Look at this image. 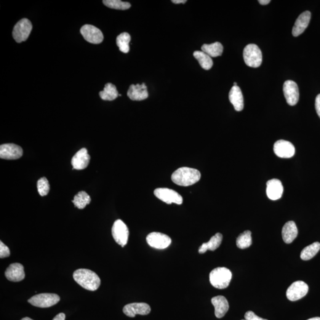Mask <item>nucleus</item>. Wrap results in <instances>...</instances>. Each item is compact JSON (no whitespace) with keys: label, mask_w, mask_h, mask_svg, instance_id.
Listing matches in <instances>:
<instances>
[{"label":"nucleus","mask_w":320,"mask_h":320,"mask_svg":"<svg viewBox=\"0 0 320 320\" xmlns=\"http://www.w3.org/2000/svg\"><path fill=\"white\" fill-rule=\"evenodd\" d=\"M90 161V156L87 149L83 148L74 155L71 160V164L74 169L83 170L89 165Z\"/></svg>","instance_id":"obj_18"},{"label":"nucleus","mask_w":320,"mask_h":320,"mask_svg":"<svg viewBox=\"0 0 320 320\" xmlns=\"http://www.w3.org/2000/svg\"></svg>","instance_id":"obj_43"},{"label":"nucleus","mask_w":320,"mask_h":320,"mask_svg":"<svg viewBox=\"0 0 320 320\" xmlns=\"http://www.w3.org/2000/svg\"><path fill=\"white\" fill-rule=\"evenodd\" d=\"M80 33L85 41L93 44H100L104 39L102 32L96 27L85 25L80 29Z\"/></svg>","instance_id":"obj_10"},{"label":"nucleus","mask_w":320,"mask_h":320,"mask_svg":"<svg viewBox=\"0 0 320 320\" xmlns=\"http://www.w3.org/2000/svg\"><path fill=\"white\" fill-rule=\"evenodd\" d=\"M298 231L297 225L293 221H288L283 226L282 239L285 243L290 244L298 236Z\"/></svg>","instance_id":"obj_23"},{"label":"nucleus","mask_w":320,"mask_h":320,"mask_svg":"<svg viewBox=\"0 0 320 320\" xmlns=\"http://www.w3.org/2000/svg\"><path fill=\"white\" fill-rule=\"evenodd\" d=\"M172 1L175 4H185L187 2L186 0H172Z\"/></svg>","instance_id":"obj_38"},{"label":"nucleus","mask_w":320,"mask_h":320,"mask_svg":"<svg viewBox=\"0 0 320 320\" xmlns=\"http://www.w3.org/2000/svg\"><path fill=\"white\" fill-rule=\"evenodd\" d=\"M146 242L149 246L154 249L163 250L166 249L172 243L170 237L164 234L153 232L146 237Z\"/></svg>","instance_id":"obj_9"},{"label":"nucleus","mask_w":320,"mask_h":320,"mask_svg":"<svg viewBox=\"0 0 320 320\" xmlns=\"http://www.w3.org/2000/svg\"><path fill=\"white\" fill-rule=\"evenodd\" d=\"M6 278L12 282H20L25 277L24 267L21 264L16 263L11 264L5 272Z\"/></svg>","instance_id":"obj_17"},{"label":"nucleus","mask_w":320,"mask_h":320,"mask_svg":"<svg viewBox=\"0 0 320 320\" xmlns=\"http://www.w3.org/2000/svg\"><path fill=\"white\" fill-rule=\"evenodd\" d=\"M75 281L85 289L95 291L99 288L101 281L95 272L86 269H77L73 273Z\"/></svg>","instance_id":"obj_1"},{"label":"nucleus","mask_w":320,"mask_h":320,"mask_svg":"<svg viewBox=\"0 0 320 320\" xmlns=\"http://www.w3.org/2000/svg\"><path fill=\"white\" fill-rule=\"evenodd\" d=\"M21 320H33L30 318H29V317H25V318H23V319H21Z\"/></svg>","instance_id":"obj_41"},{"label":"nucleus","mask_w":320,"mask_h":320,"mask_svg":"<svg viewBox=\"0 0 320 320\" xmlns=\"http://www.w3.org/2000/svg\"><path fill=\"white\" fill-rule=\"evenodd\" d=\"M308 292V285L303 281H299L293 282L288 288L287 297L289 301H296L305 297Z\"/></svg>","instance_id":"obj_11"},{"label":"nucleus","mask_w":320,"mask_h":320,"mask_svg":"<svg viewBox=\"0 0 320 320\" xmlns=\"http://www.w3.org/2000/svg\"><path fill=\"white\" fill-rule=\"evenodd\" d=\"M202 51L210 57H217L222 55L224 48L221 43L217 42L212 44H204L201 48Z\"/></svg>","instance_id":"obj_25"},{"label":"nucleus","mask_w":320,"mask_h":320,"mask_svg":"<svg viewBox=\"0 0 320 320\" xmlns=\"http://www.w3.org/2000/svg\"><path fill=\"white\" fill-rule=\"evenodd\" d=\"M223 241V235L221 233H217L211 237L209 241L203 244L199 249L200 254H204L208 250L214 251L220 246Z\"/></svg>","instance_id":"obj_24"},{"label":"nucleus","mask_w":320,"mask_h":320,"mask_svg":"<svg viewBox=\"0 0 320 320\" xmlns=\"http://www.w3.org/2000/svg\"><path fill=\"white\" fill-rule=\"evenodd\" d=\"M232 279V273L226 268L213 269L209 274V281L217 289H225L229 286Z\"/></svg>","instance_id":"obj_3"},{"label":"nucleus","mask_w":320,"mask_h":320,"mask_svg":"<svg viewBox=\"0 0 320 320\" xmlns=\"http://www.w3.org/2000/svg\"><path fill=\"white\" fill-rule=\"evenodd\" d=\"M320 250V243L315 242L314 243L308 245L304 248L301 253V258L303 260H309L313 258Z\"/></svg>","instance_id":"obj_28"},{"label":"nucleus","mask_w":320,"mask_h":320,"mask_svg":"<svg viewBox=\"0 0 320 320\" xmlns=\"http://www.w3.org/2000/svg\"><path fill=\"white\" fill-rule=\"evenodd\" d=\"M60 297L55 293H44L33 296L28 300L31 305L39 308H48L56 305Z\"/></svg>","instance_id":"obj_5"},{"label":"nucleus","mask_w":320,"mask_h":320,"mask_svg":"<svg viewBox=\"0 0 320 320\" xmlns=\"http://www.w3.org/2000/svg\"><path fill=\"white\" fill-rule=\"evenodd\" d=\"M10 252L9 247L2 241L0 242V257L4 258L9 257Z\"/></svg>","instance_id":"obj_34"},{"label":"nucleus","mask_w":320,"mask_h":320,"mask_svg":"<svg viewBox=\"0 0 320 320\" xmlns=\"http://www.w3.org/2000/svg\"><path fill=\"white\" fill-rule=\"evenodd\" d=\"M127 95L130 100L142 101L148 97L147 87L145 83L130 85Z\"/></svg>","instance_id":"obj_19"},{"label":"nucleus","mask_w":320,"mask_h":320,"mask_svg":"<svg viewBox=\"0 0 320 320\" xmlns=\"http://www.w3.org/2000/svg\"><path fill=\"white\" fill-rule=\"evenodd\" d=\"M271 2V0H259V1H258V2H259L260 4L264 5L268 4L270 3Z\"/></svg>","instance_id":"obj_39"},{"label":"nucleus","mask_w":320,"mask_h":320,"mask_svg":"<svg viewBox=\"0 0 320 320\" xmlns=\"http://www.w3.org/2000/svg\"><path fill=\"white\" fill-rule=\"evenodd\" d=\"M283 193L284 187L281 181L273 178L267 182L266 193L269 199L273 201L281 199Z\"/></svg>","instance_id":"obj_16"},{"label":"nucleus","mask_w":320,"mask_h":320,"mask_svg":"<svg viewBox=\"0 0 320 320\" xmlns=\"http://www.w3.org/2000/svg\"><path fill=\"white\" fill-rule=\"evenodd\" d=\"M252 244V233L250 231H245L237 239V246L241 249H247Z\"/></svg>","instance_id":"obj_31"},{"label":"nucleus","mask_w":320,"mask_h":320,"mask_svg":"<svg viewBox=\"0 0 320 320\" xmlns=\"http://www.w3.org/2000/svg\"><path fill=\"white\" fill-rule=\"evenodd\" d=\"M201 174L199 170L189 167H181L172 176L173 183L180 186H189L199 181Z\"/></svg>","instance_id":"obj_2"},{"label":"nucleus","mask_w":320,"mask_h":320,"mask_svg":"<svg viewBox=\"0 0 320 320\" xmlns=\"http://www.w3.org/2000/svg\"><path fill=\"white\" fill-rule=\"evenodd\" d=\"M211 302L215 308V316L218 319L223 318L229 309L227 300L223 296H217L212 298Z\"/></svg>","instance_id":"obj_21"},{"label":"nucleus","mask_w":320,"mask_h":320,"mask_svg":"<svg viewBox=\"0 0 320 320\" xmlns=\"http://www.w3.org/2000/svg\"><path fill=\"white\" fill-rule=\"evenodd\" d=\"M244 317L245 319L247 320H268L261 318V317L257 316V315L251 311H247L245 314Z\"/></svg>","instance_id":"obj_35"},{"label":"nucleus","mask_w":320,"mask_h":320,"mask_svg":"<svg viewBox=\"0 0 320 320\" xmlns=\"http://www.w3.org/2000/svg\"><path fill=\"white\" fill-rule=\"evenodd\" d=\"M123 312L128 317H134L136 315L145 316L150 313L151 307L148 304L144 303H135L127 304L123 309Z\"/></svg>","instance_id":"obj_15"},{"label":"nucleus","mask_w":320,"mask_h":320,"mask_svg":"<svg viewBox=\"0 0 320 320\" xmlns=\"http://www.w3.org/2000/svg\"><path fill=\"white\" fill-rule=\"evenodd\" d=\"M234 86H237V82H235L234 83Z\"/></svg>","instance_id":"obj_42"},{"label":"nucleus","mask_w":320,"mask_h":320,"mask_svg":"<svg viewBox=\"0 0 320 320\" xmlns=\"http://www.w3.org/2000/svg\"><path fill=\"white\" fill-rule=\"evenodd\" d=\"M311 17V14L309 11L303 12L299 16L293 27L292 34L293 36L297 37L304 33V32L307 28Z\"/></svg>","instance_id":"obj_20"},{"label":"nucleus","mask_w":320,"mask_h":320,"mask_svg":"<svg viewBox=\"0 0 320 320\" xmlns=\"http://www.w3.org/2000/svg\"><path fill=\"white\" fill-rule=\"evenodd\" d=\"M65 315L64 313H60L56 316L52 320H65Z\"/></svg>","instance_id":"obj_37"},{"label":"nucleus","mask_w":320,"mask_h":320,"mask_svg":"<svg viewBox=\"0 0 320 320\" xmlns=\"http://www.w3.org/2000/svg\"><path fill=\"white\" fill-rule=\"evenodd\" d=\"M193 56L198 61L200 65L201 66L203 69H205V70H209L212 67L213 61L212 58L207 53L197 50V51L194 52Z\"/></svg>","instance_id":"obj_27"},{"label":"nucleus","mask_w":320,"mask_h":320,"mask_svg":"<svg viewBox=\"0 0 320 320\" xmlns=\"http://www.w3.org/2000/svg\"><path fill=\"white\" fill-rule=\"evenodd\" d=\"M112 234L116 243L122 247L127 245L129 237V229L122 220H117L114 223L112 228Z\"/></svg>","instance_id":"obj_7"},{"label":"nucleus","mask_w":320,"mask_h":320,"mask_svg":"<svg viewBox=\"0 0 320 320\" xmlns=\"http://www.w3.org/2000/svg\"><path fill=\"white\" fill-rule=\"evenodd\" d=\"M99 96L103 100L113 101L118 97L119 93L115 85L112 83H107L104 90L99 93Z\"/></svg>","instance_id":"obj_26"},{"label":"nucleus","mask_w":320,"mask_h":320,"mask_svg":"<svg viewBox=\"0 0 320 320\" xmlns=\"http://www.w3.org/2000/svg\"><path fill=\"white\" fill-rule=\"evenodd\" d=\"M32 24L28 18H23L18 21L13 31V36L16 42L26 41L31 33Z\"/></svg>","instance_id":"obj_6"},{"label":"nucleus","mask_w":320,"mask_h":320,"mask_svg":"<svg viewBox=\"0 0 320 320\" xmlns=\"http://www.w3.org/2000/svg\"><path fill=\"white\" fill-rule=\"evenodd\" d=\"M283 90L288 105L290 106L297 105L300 97L297 84L292 80H287L284 82Z\"/></svg>","instance_id":"obj_12"},{"label":"nucleus","mask_w":320,"mask_h":320,"mask_svg":"<svg viewBox=\"0 0 320 320\" xmlns=\"http://www.w3.org/2000/svg\"><path fill=\"white\" fill-rule=\"evenodd\" d=\"M91 197L86 192L84 191L80 192L79 193L74 196L73 202L75 206L80 209H84L87 205L90 204Z\"/></svg>","instance_id":"obj_30"},{"label":"nucleus","mask_w":320,"mask_h":320,"mask_svg":"<svg viewBox=\"0 0 320 320\" xmlns=\"http://www.w3.org/2000/svg\"><path fill=\"white\" fill-rule=\"evenodd\" d=\"M23 149L14 144H2L0 146V157L5 160H17L23 156Z\"/></svg>","instance_id":"obj_14"},{"label":"nucleus","mask_w":320,"mask_h":320,"mask_svg":"<svg viewBox=\"0 0 320 320\" xmlns=\"http://www.w3.org/2000/svg\"><path fill=\"white\" fill-rule=\"evenodd\" d=\"M315 107H316L317 113L318 114L320 118V94L316 97Z\"/></svg>","instance_id":"obj_36"},{"label":"nucleus","mask_w":320,"mask_h":320,"mask_svg":"<svg viewBox=\"0 0 320 320\" xmlns=\"http://www.w3.org/2000/svg\"><path fill=\"white\" fill-rule=\"evenodd\" d=\"M274 153L282 159H290L294 156L295 148L291 143L285 140H279L274 144Z\"/></svg>","instance_id":"obj_13"},{"label":"nucleus","mask_w":320,"mask_h":320,"mask_svg":"<svg viewBox=\"0 0 320 320\" xmlns=\"http://www.w3.org/2000/svg\"><path fill=\"white\" fill-rule=\"evenodd\" d=\"M307 320H320V317H314V318H311Z\"/></svg>","instance_id":"obj_40"},{"label":"nucleus","mask_w":320,"mask_h":320,"mask_svg":"<svg viewBox=\"0 0 320 320\" xmlns=\"http://www.w3.org/2000/svg\"><path fill=\"white\" fill-rule=\"evenodd\" d=\"M154 194L157 198L167 204H183V197L177 192L168 188H157L154 191Z\"/></svg>","instance_id":"obj_8"},{"label":"nucleus","mask_w":320,"mask_h":320,"mask_svg":"<svg viewBox=\"0 0 320 320\" xmlns=\"http://www.w3.org/2000/svg\"><path fill=\"white\" fill-rule=\"evenodd\" d=\"M37 191L40 195L44 196L47 195L50 190L49 181L46 177H42L37 181Z\"/></svg>","instance_id":"obj_33"},{"label":"nucleus","mask_w":320,"mask_h":320,"mask_svg":"<svg viewBox=\"0 0 320 320\" xmlns=\"http://www.w3.org/2000/svg\"><path fill=\"white\" fill-rule=\"evenodd\" d=\"M103 3L110 9L125 10L129 9L131 5L128 2L121 0H103Z\"/></svg>","instance_id":"obj_32"},{"label":"nucleus","mask_w":320,"mask_h":320,"mask_svg":"<svg viewBox=\"0 0 320 320\" xmlns=\"http://www.w3.org/2000/svg\"><path fill=\"white\" fill-rule=\"evenodd\" d=\"M229 100L237 112L244 108V98L241 89L239 86H233L229 93Z\"/></svg>","instance_id":"obj_22"},{"label":"nucleus","mask_w":320,"mask_h":320,"mask_svg":"<svg viewBox=\"0 0 320 320\" xmlns=\"http://www.w3.org/2000/svg\"><path fill=\"white\" fill-rule=\"evenodd\" d=\"M131 40L130 34L127 32H124L117 36L116 44L119 50L123 53H127L129 51V42Z\"/></svg>","instance_id":"obj_29"},{"label":"nucleus","mask_w":320,"mask_h":320,"mask_svg":"<svg viewBox=\"0 0 320 320\" xmlns=\"http://www.w3.org/2000/svg\"><path fill=\"white\" fill-rule=\"evenodd\" d=\"M243 58L245 64L250 67L257 68L262 63V53L255 44H249L245 47Z\"/></svg>","instance_id":"obj_4"}]
</instances>
